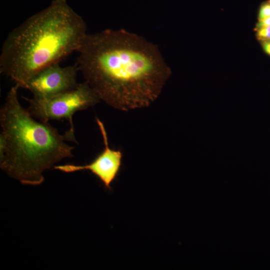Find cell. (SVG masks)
Here are the masks:
<instances>
[{"mask_svg":"<svg viewBox=\"0 0 270 270\" xmlns=\"http://www.w3.org/2000/svg\"><path fill=\"white\" fill-rule=\"evenodd\" d=\"M86 32V22L66 0H54L8 34L0 72L22 88L42 69L78 52Z\"/></svg>","mask_w":270,"mask_h":270,"instance_id":"cell-2","label":"cell"},{"mask_svg":"<svg viewBox=\"0 0 270 270\" xmlns=\"http://www.w3.org/2000/svg\"><path fill=\"white\" fill-rule=\"evenodd\" d=\"M270 26V17L258 20V22L256 24V30L262 28L268 27Z\"/></svg>","mask_w":270,"mask_h":270,"instance_id":"cell-9","label":"cell"},{"mask_svg":"<svg viewBox=\"0 0 270 270\" xmlns=\"http://www.w3.org/2000/svg\"><path fill=\"white\" fill-rule=\"evenodd\" d=\"M262 46L265 52L270 56V42H262Z\"/></svg>","mask_w":270,"mask_h":270,"instance_id":"cell-10","label":"cell"},{"mask_svg":"<svg viewBox=\"0 0 270 270\" xmlns=\"http://www.w3.org/2000/svg\"><path fill=\"white\" fill-rule=\"evenodd\" d=\"M103 138L104 150L90 164L84 166L72 164L54 166V168L69 173L82 170H89L103 183L105 188L110 190V185L116 179L122 166V153L109 146L107 132L103 122L96 118Z\"/></svg>","mask_w":270,"mask_h":270,"instance_id":"cell-6","label":"cell"},{"mask_svg":"<svg viewBox=\"0 0 270 270\" xmlns=\"http://www.w3.org/2000/svg\"><path fill=\"white\" fill-rule=\"evenodd\" d=\"M27 108L36 119L43 122L66 119L71 130H74L72 116L77 112L92 107L100 100L87 82L78 84L74 88L46 98H24Z\"/></svg>","mask_w":270,"mask_h":270,"instance_id":"cell-4","label":"cell"},{"mask_svg":"<svg viewBox=\"0 0 270 270\" xmlns=\"http://www.w3.org/2000/svg\"><path fill=\"white\" fill-rule=\"evenodd\" d=\"M256 32V36L262 42L270 40V26L258 28Z\"/></svg>","mask_w":270,"mask_h":270,"instance_id":"cell-7","label":"cell"},{"mask_svg":"<svg viewBox=\"0 0 270 270\" xmlns=\"http://www.w3.org/2000/svg\"><path fill=\"white\" fill-rule=\"evenodd\" d=\"M78 71L76 64L64 67L54 64L38 72L22 88L30 90L35 98L50 97L76 87Z\"/></svg>","mask_w":270,"mask_h":270,"instance_id":"cell-5","label":"cell"},{"mask_svg":"<svg viewBox=\"0 0 270 270\" xmlns=\"http://www.w3.org/2000/svg\"><path fill=\"white\" fill-rule=\"evenodd\" d=\"M76 64L100 100L128 111L148 106L171 70L157 46L124 29L88 34Z\"/></svg>","mask_w":270,"mask_h":270,"instance_id":"cell-1","label":"cell"},{"mask_svg":"<svg viewBox=\"0 0 270 270\" xmlns=\"http://www.w3.org/2000/svg\"><path fill=\"white\" fill-rule=\"evenodd\" d=\"M270 17V1L263 4L260 7L258 19L261 20Z\"/></svg>","mask_w":270,"mask_h":270,"instance_id":"cell-8","label":"cell"},{"mask_svg":"<svg viewBox=\"0 0 270 270\" xmlns=\"http://www.w3.org/2000/svg\"><path fill=\"white\" fill-rule=\"evenodd\" d=\"M269 42H270V40Z\"/></svg>","mask_w":270,"mask_h":270,"instance_id":"cell-11","label":"cell"},{"mask_svg":"<svg viewBox=\"0 0 270 270\" xmlns=\"http://www.w3.org/2000/svg\"><path fill=\"white\" fill-rule=\"evenodd\" d=\"M19 88H10L0 110V168L24 184L39 185L46 170L74 156V147L66 141L77 142L74 130L62 135L48 122L34 118L20 104Z\"/></svg>","mask_w":270,"mask_h":270,"instance_id":"cell-3","label":"cell"}]
</instances>
